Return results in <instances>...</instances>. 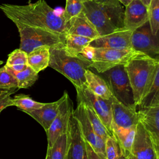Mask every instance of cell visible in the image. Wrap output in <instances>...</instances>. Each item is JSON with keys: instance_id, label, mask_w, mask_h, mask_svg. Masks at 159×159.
I'll list each match as a JSON object with an SVG mask.
<instances>
[{"instance_id": "35", "label": "cell", "mask_w": 159, "mask_h": 159, "mask_svg": "<svg viewBox=\"0 0 159 159\" xmlns=\"http://www.w3.org/2000/svg\"><path fill=\"white\" fill-rule=\"evenodd\" d=\"M80 55L85 58H86L87 60L91 61L94 55V47L89 45L86 46L83 48Z\"/></svg>"}, {"instance_id": "23", "label": "cell", "mask_w": 159, "mask_h": 159, "mask_svg": "<svg viewBox=\"0 0 159 159\" xmlns=\"http://www.w3.org/2000/svg\"><path fill=\"white\" fill-rule=\"evenodd\" d=\"M157 60V67L153 80L148 92L141 101L139 105L140 108L159 105V58Z\"/></svg>"}, {"instance_id": "5", "label": "cell", "mask_w": 159, "mask_h": 159, "mask_svg": "<svg viewBox=\"0 0 159 159\" xmlns=\"http://www.w3.org/2000/svg\"><path fill=\"white\" fill-rule=\"evenodd\" d=\"M15 25L17 27L20 36L19 48L27 53L42 45L52 47L65 43V35H64L19 23Z\"/></svg>"}, {"instance_id": "18", "label": "cell", "mask_w": 159, "mask_h": 159, "mask_svg": "<svg viewBox=\"0 0 159 159\" xmlns=\"http://www.w3.org/2000/svg\"><path fill=\"white\" fill-rule=\"evenodd\" d=\"M66 34L78 35L93 40L99 36L94 25L83 11L67 22Z\"/></svg>"}, {"instance_id": "38", "label": "cell", "mask_w": 159, "mask_h": 159, "mask_svg": "<svg viewBox=\"0 0 159 159\" xmlns=\"http://www.w3.org/2000/svg\"><path fill=\"white\" fill-rule=\"evenodd\" d=\"M153 144H154L156 159H159V142L154 141V140H153Z\"/></svg>"}, {"instance_id": "15", "label": "cell", "mask_w": 159, "mask_h": 159, "mask_svg": "<svg viewBox=\"0 0 159 159\" xmlns=\"http://www.w3.org/2000/svg\"><path fill=\"white\" fill-rule=\"evenodd\" d=\"M111 101L112 129L113 127L128 129L137 125L139 118L136 109L124 106L113 96L111 98Z\"/></svg>"}, {"instance_id": "30", "label": "cell", "mask_w": 159, "mask_h": 159, "mask_svg": "<svg viewBox=\"0 0 159 159\" xmlns=\"http://www.w3.org/2000/svg\"><path fill=\"white\" fill-rule=\"evenodd\" d=\"M86 1L87 0H66V6L62 15L66 22L83 11Z\"/></svg>"}, {"instance_id": "8", "label": "cell", "mask_w": 159, "mask_h": 159, "mask_svg": "<svg viewBox=\"0 0 159 159\" xmlns=\"http://www.w3.org/2000/svg\"><path fill=\"white\" fill-rule=\"evenodd\" d=\"M76 91L78 102H83L91 107L112 135L111 99H106L99 97L90 91L86 84L80 88H76Z\"/></svg>"}, {"instance_id": "27", "label": "cell", "mask_w": 159, "mask_h": 159, "mask_svg": "<svg viewBox=\"0 0 159 159\" xmlns=\"http://www.w3.org/2000/svg\"><path fill=\"white\" fill-rule=\"evenodd\" d=\"M13 106L25 113L31 112L35 109L42 107L45 102H40L34 101L29 95L19 94L12 98Z\"/></svg>"}, {"instance_id": "10", "label": "cell", "mask_w": 159, "mask_h": 159, "mask_svg": "<svg viewBox=\"0 0 159 159\" xmlns=\"http://www.w3.org/2000/svg\"><path fill=\"white\" fill-rule=\"evenodd\" d=\"M73 115L77 120L83 136L86 142L92 147L93 150L102 159H106L105 155V141L94 131L88 119L84 105L82 102H78L76 109Z\"/></svg>"}, {"instance_id": "4", "label": "cell", "mask_w": 159, "mask_h": 159, "mask_svg": "<svg viewBox=\"0 0 159 159\" xmlns=\"http://www.w3.org/2000/svg\"><path fill=\"white\" fill-rule=\"evenodd\" d=\"M157 63V58L142 54L124 65L132 86L136 106H139L141 101L151 86Z\"/></svg>"}, {"instance_id": "25", "label": "cell", "mask_w": 159, "mask_h": 159, "mask_svg": "<svg viewBox=\"0 0 159 159\" xmlns=\"http://www.w3.org/2000/svg\"><path fill=\"white\" fill-rule=\"evenodd\" d=\"M6 67L17 80L19 89L30 87L35 83L39 78L38 73L29 65L25 70L20 71H14L7 66Z\"/></svg>"}, {"instance_id": "26", "label": "cell", "mask_w": 159, "mask_h": 159, "mask_svg": "<svg viewBox=\"0 0 159 159\" xmlns=\"http://www.w3.org/2000/svg\"><path fill=\"white\" fill-rule=\"evenodd\" d=\"M84 105L87 116L94 131L104 141H106L107 137H109V136H112L111 134L108 131L105 125L103 124V122L94 112V111L92 109V107L86 104H84Z\"/></svg>"}, {"instance_id": "28", "label": "cell", "mask_w": 159, "mask_h": 159, "mask_svg": "<svg viewBox=\"0 0 159 159\" xmlns=\"http://www.w3.org/2000/svg\"><path fill=\"white\" fill-rule=\"evenodd\" d=\"M6 65L16 71L25 70L28 66L27 53L20 48L14 50L8 55Z\"/></svg>"}, {"instance_id": "29", "label": "cell", "mask_w": 159, "mask_h": 159, "mask_svg": "<svg viewBox=\"0 0 159 159\" xmlns=\"http://www.w3.org/2000/svg\"><path fill=\"white\" fill-rule=\"evenodd\" d=\"M50 159H67L68 135L67 133L61 134L57 139L51 148H47Z\"/></svg>"}, {"instance_id": "39", "label": "cell", "mask_w": 159, "mask_h": 159, "mask_svg": "<svg viewBox=\"0 0 159 159\" xmlns=\"http://www.w3.org/2000/svg\"><path fill=\"white\" fill-rule=\"evenodd\" d=\"M17 89H13V90H7V89H1L0 88V96H2L4 94H8L9 93H14L15 91H16Z\"/></svg>"}, {"instance_id": "31", "label": "cell", "mask_w": 159, "mask_h": 159, "mask_svg": "<svg viewBox=\"0 0 159 159\" xmlns=\"http://www.w3.org/2000/svg\"><path fill=\"white\" fill-rule=\"evenodd\" d=\"M0 88L7 90L18 89V83L6 66L0 68Z\"/></svg>"}, {"instance_id": "40", "label": "cell", "mask_w": 159, "mask_h": 159, "mask_svg": "<svg viewBox=\"0 0 159 159\" xmlns=\"http://www.w3.org/2000/svg\"><path fill=\"white\" fill-rule=\"evenodd\" d=\"M119 2L122 4L125 7L127 6L133 0H117Z\"/></svg>"}, {"instance_id": "7", "label": "cell", "mask_w": 159, "mask_h": 159, "mask_svg": "<svg viewBox=\"0 0 159 159\" xmlns=\"http://www.w3.org/2000/svg\"><path fill=\"white\" fill-rule=\"evenodd\" d=\"M144 54L133 48L129 49L116 50L104 48H94V55L91 60V68L99 73L119 65H126L133 58Z\"/></svg>"}, {"instance_id": "21", "label": "cell", "mask_w": 159, "mask_h": 159, "mask_svg": "<svg viewBox=\"0 0 159 159\" xmlns=\"http://www.w3.org/2000/svg\"><path fill=\"white\" fill-rule=\"evenodd\" d=\"M50 48L42 45L27 53V64L37 73L48 66Z\"/></svg>"}, {"instance_id": "22", "label": "cell", "mask_w": 159, "mask_h": 159, "mask_svg": "<svg viewBox=\"0 0 159 159\" xmlns=\"http://www.w3.org/2000/svg\"><path fill=\"white\" fill-rule=\"evenodd\" d=\"M137 125L128 129L113 127L112 137L119 144L121 153L127 157L130 153L135 139Z\"/></svg>"}, {"instance_id": "33", "label": "cell", "mask_w": 159, "mask_h": 159, "mask_svg": "<svg viewBox=\"0 0 159 159\" xmlns=\"http://www.w3.org/2000/svg\"><path fill=\"white\" fill-rule=\"evenodd\" d=\"M105 155L106 159H119L121 155L119 144L112 136H109L105 141Z\"/></svg>"}, {"instance_id": "12", "label": "cell", "mask_w": 159, "mask_h": 159, "mask_svg": "<svg viewBox=\"0 0 159 159\" xmlns=\"http://www.w3.org/2000/svg\"><path fill=\"white\" fill-rule=\"evenodd\" d=\"M127 159H155L153 139L141 122L137 125L134 142Z\"/></svg>"}, {"instance_id": "16", "label": "cell", "mask_w": 159, "mask_h": 159, "mask_svg": "<svg viewBox=\"0 0 159 159\" xmlns=\"http://www.w3.org/2000/svg\"><path fill=\"white\" fill-rule=\"evenodd\" d=\"M148 7L140 0H133L124 13V27L132 31L148 21Z\"/></svg>"}, {"instance_id": "43", "label": "cell", "mask_w": 159, "mask_h": 159, "mask_svg": "<svg viewBox=\"0 0 159 159\" xmlns=\"http://www.w3.org/2000/svg\"><path fill=\"white\" fill-rule=\"evenodd\" d=\"M119 159H127V158H126L125 156H124V155H122V154L121 153V155H120V156L119 157Z\"/></svg>"}, {"instance_id": "32", "label": "cell", "mask_w": 159, "mask_h": 159, "mask_svg": "<svg viewBox=\"0 0 159 159\" xmlns=\"http://www.w3.org/2000/svg\"><path fill=\"white\" fill-rule=\"evenodd\" d=\"M148 22L153 35L159 32V0H152L148 7Z\"/></svg>"}, {"instance_id": "41", "label": "cell", "mask_w": 159, "mask_h": 159, "mask_svg": "<svg viewBox=\"0 0 159 159\" xmlns=\"http://www.w3.org/2000/svg\"><path fill=\"white\" fill-rule=\"evenodd\" d=\"M140 1H141L146 6H147V7H148L149 6H150V4L152 0H140Z\"/></svg>"}, {"instance_id": "6", "label": "cell", "mask_w": 159, "mask_h": 159, "mask_svg": "<svg viewBox=\"0 0 159 159\" xmlns=\"http://www.w3.org/2000/svg\"><path fill=\"white\" fill-rule=\"evenodd\" d=\"M107 83L112 96L124 106L136 109L132 86L123 65L116 66L102 73Z\"/></svg>"}, {"instance_id": "11", "label": "cell", "mask_w": 159, "mask_h": 159, "mask_svg": "<svg viewBox=\"0 0 159 159\" xmlns=\"http://www.w3.org/2000/svg\"><path fill=\"white\" fill-rule=\"evenodd\" d=\"M73 111V102L68 94L65 91V97L60 106L58 114L46 133L48 140L47 148H51L58 137L66 132L69 120Z\"/></svg>"}, {"instance_id": "45", "label": "cell", "mask_w": 159, "mask_h": 159, "mask_svg": "<svg viewBox=\"0 0 159 159\" xmlns=\"http://www.w3.org/2000/svg\"><path fill=\"white\" fill-rule=\"evenodd\" d=\"M155 159H156V157H155Z\"/></svg>"}, {"instance_id": "20", "label": "cell", "mask_w": 159, "mask_h": 159, "mask_svg": "<svg viewBox=\"0 0 159 159\" xmlns=\"http://www.w3.org/2000/svg\"><path fill=\"white\" fill-rule=\"evenodd\" d=\"M85 78L86 86L93 93L103 99H111L112 93L107 83L103 78L88 69L85 72Z\"/></svg>"}, {"instance_id": "1", "label": "cell", "mask_w": 159, "mask_h": 159, "mask_svg": "<svg viewBox=\"0 0 159 159\" xmlns=\"http://www.w3.org/2000/svg\"><path fill=\"white\" fill-rule=\"evenodd\" d=\"M0 10L14 24L19 23L66 35L67 22L62 14H57L45 0H39L26 5L2 4Z\"/></svg>"}, {"instance_id": "13", "label": "cell", "mask_w": 159, "mask_h": 159, "mask_svg": "<svg viewBox=\"0 0 159 159\" xmlns=\"http://www.w3.org/2000/svg\"><path fill=\"white\" fill-rule=\"evenodd\" d=\"M132 32L131 30L122 27L112 33L99 36L93 39L89 45L94 48L116 50L132 48L131 36Z\"/></svg>"}, {"instance_id": "42", "label": "cell", "mask_w": 159, "mask_h": 159, "mask_svg": "<svg viewBox=\"0 0 159 159\" xmlns=\"http://www.w3.org/2000/svg\"><path fill=\"white\" fill-rule=\"evenodd\" d=\"M45 159H50V153L49 151L47 150V155H46V157Z\"/></svg>"}, {"instance_id": "19", "label": "cell", "mask_w": 159, "mask_h": 159, "mask_svg": "<svg viewBox=\"0 0 159 159\" xmlns=\"http://www.w3.org/2000/svg\"><path fill=\"white\" fill-rule=\"evenodd\" d=\"M137 113L139 121L150 134L153 140L159 142V105L141 108Z\"/></svg>"}, {"instance_id": "14", "label": "cell", "mask_w": 159, "mask_h": 159, "mask_svg": "<svg viewBox=\"0 0 159 159\" xmlns=\"http://www.w3.org/2000/svg\"><path fill=\"white\" fill-rule=\"evenodd\" d=\"M67 159H88L86 142L77 120L72 114L67 128Z\"/></svg>"}, {"instance_id": "36", "label": "cell", "mask_w": 159, "mask_h": 159, "mask_svg": "<svg viewBox=\"0 0 159 159\" xmlns=\"http://www.w3.org/2000/svg\"><path fill=\"white\" fill-rule=\"evenodd\" d=\"M85 142H86V148L88 159H102L93 150L92 147L89 145V144L88 142H86V141Z\"/></svg>"}, {"instance_id": "9", "label": "cell", "mask_w": 159, "mask_h": 159, "mask_svg": "<svg viewBox=\"0 0 159 159\" xmlns=\"http://www.w3.org/2000/svg\"><path fill=\"white\" fill-rule=\"evenodd\" d=\"M132 48L153 58H159V32L153 35L148 21L132 32Z\"/></svg>"}, {"instance_id": "3", "label": "cell", "mask_w": 159, "mask_h": 159, "mask_svg": "<svg viewBox=\"0 0 159 159\" xmlns=\"http://www.w3.org/2000/svg\"><path fill=\"white\" fill-rule=\"evenodd\" d=\"M83 12L94 25L99 36L124 27V13L120 5L99 3L94 0L84 2Z\"/></svg>"}, {"instance_id": "2", "label": "cell", "mask_w": 159, "mask_h": 159, "mask_svg": "<svg viewBox=\"0 0 159 159\" xmlns=\"http://www.w3.org/2000/svg\"><path fill=\"white\" fill-rule=\"evenodd\" d=\"M48 66L62 74L76 88L86 84L85 72L91 68V61L80 54L71 55L63 43L50 48Z\"/></svg>"}, {"instance_id": "44", "label": "cell", "mask_w": 159, "mask_h": 159, "mask_svg": "<svg viewBox=\"0 0 159 159\" xmlns=\"http://www.w3.org/2000/svg\"><path fill=\"white\" fill-rule=\"evenodd\" d=\"M2 63H3V61H1V60H0V65H1V64H2Z\"/></svg>"}, {"instance_id": "34", "label": "cell", "mask_w": 159, "mask_h": 159, "mask_svg": "<svg viewBox=\"0 0 159 159\" xmlns=\"http://www.w3.org/2000/svg\"><path fill=\"white\" fill-rule=\"evenodd\" d=\"M12 94H13V93H9L0 96V112L6 107L13 106L12 98H11V95Z\"/></svg>"}, {"instance_id": "17", "label": "cell", "mask_w": 159, "mask_h": 159, "mask_svg": "<svg viewBox=\"0 0 159 159\" xmlns=\"http://www.w3.org/2000/svg\"><path fill=\"white\" fill-rule=\"evenodd\" d=\"M65 97V91L63 96L57 101L45 103L40 108L27 112L30 116L37 120L47 133L59 111L60 106Z\"/></svg>"}, {"instance_id": "37", "label": "cell", "mask_w": 159, "mask_h": 159, "mask_svg": "<svg viewBox=\"0 0 159 159\" xmlns=\"http://www.w3.org/2000/svg\"><path fill=\"white\" fill-rule=\"evenodd\" d=\"M95 1L104 4H109V5H114V6H119L120 2L117 0H94Z\"/></svg>"}, {"instance_id": "24", "label": "cell", "mask_w": 159, "mask_h": 159, "mask_svg": "<svg viewBox=\"0 0 159 159\" xmlns=\"http://www.w3.org/2000/svg\"><path fill=\"white\" fill-rule=\"evenodd\" d=\"M93 39L78 35L66 34L64 46L66 50L73 55H78L84 47L89 45Z\"/></svg>"}]
</instances>
